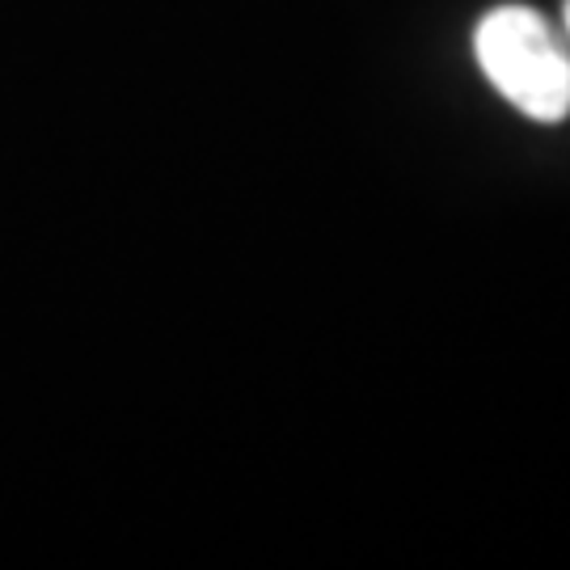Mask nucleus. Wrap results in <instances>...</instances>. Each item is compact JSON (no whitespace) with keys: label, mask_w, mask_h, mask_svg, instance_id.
I'll return each instance as SVG.
<instances>
[{"label":"nucleus","mask_w":570,"mask_h":570,"mask_svg":"<svg viewBox=\"0 0 570 570\" xmlns=\"http://www.w3.org/2000/svg\"><path fill=\"white\" fill-rule=\"evenodd\" d=\"M473 60L503 98L532 122H567L570 47L532 4H494L473 26Z\"/></svg>","instance_id":"1"},{"label":"nucleus","mask_w":570,"mask_h":570,"mask_svg":"<svg viewBox=\"0 0 570 570\" xmlns=\"http://www.w3.org/2000/svg\"><path fill=\"white\" fill-rule=\"evenodd\" d=\"M562 30H567V42H570V0H562Z\"/></svg>","instance_id":"2"}]
</instances>
